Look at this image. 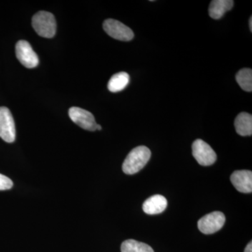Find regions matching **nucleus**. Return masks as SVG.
<instances>
[{
  "instance_id": "obj_2",
  "label": "nucleus",
  "mask_w": 252,
  "mask_h": 252,
  "mask_svg": "<svg viewBox=\"0 0 252 252\" xmlns=\"http://www.w3.org/2000/svg\"><path fill=\"white\" fill-rule=\"evenodd\" d=\"M32 25L36 32L42 37L52 38L56 34V18L48 11H41L34 14L32 19Z\"/></svg>"
},
{
  "instance_id": "obj_18",
  "label": "nucleus",
  "mask_w": 252,
  "mask_h": 252,
  "mask_svg": "<svg viewBox=\"0 0 252 252\" xmlns=\"http://www.w3.org/2000/svg\"><path fill=\"white\" fill-rule=\"evenodd\" d=\"M250 31H251V32H252V17L251 16V17H250Z\"/></svg>"
},
{
  "instance_id": "obj_6",
  "label": "nucleus",
  "mask_w": 252,
  "mask_h": 252,
  "mask_svg": "<svg viewBox=\"0 0 252 252\" xmlns=\"http://www.w3.org/2000/svg\"><path fill=\"white\" fill-rule=\"evenodd\" d=\"M0 137L8 143L16 140V127L12 114L9 109L0 107Z\"/></svg>"
},
{
  "instance_id": "obj_15",
  "label": "nucleus",
  "mask_w": 252,
  "mask_h": 252,
  "mask_svg": "<svg viewBox=\"0 0 252 252\" xmlns=\"http://www.w3.org/2000/svg\"><path fill=\"white\" fill-rule=\"evenodd\" d=\"M236 81L241 89L247 92L252 91V70L249 68L240 69L236 74Z\"/></svg>"
},
{
  "instance_id": "obj_10",
  "label": "nucleus",
  "mask_w": 252,
  "mask_h": 252,
  "mask_svg": "<svg viewBox=\"0 0 252 252\" xmlns=\"http://www.w3.org/2000/svg\"><path fill=\"white\" fill-rule=\"evenodd\" d=\"M167 199L161 195H155L144 201L142 209L147 215H153L162 213L166 209Z\"/></svg>"
},
{
  "instance_id": "obj_9",
  "label": "nucleus",
  "mask_w": 252,
  "mask_h": 252,
  "mask_svg": "<svg viewBox=\"0 0 252 252\" xmlns=\"http://www.w3.org/2000/svg\"><path fill=\"white\" fill-rule=\"evenodd\" d=\"M230 181L239 192L252 193V172L250 170H236L230 176Z\"/></svg>"
},
{
  "instance_id": "obj_19",
  "label": "nucleus",
  "mask_w": 252,
  "mask_h": 252,
  "mask_svg": "<svg viewBox=\"0 0 252 252\" xmlns=\"http://www.w3.org/2000/svg\"><path fill=\"white\" fill-rule=\"evenodd\" d=\"M96 129H97V130H102V127H101L100 125L97 124V127H96Z\"/></svg>"
},
{
  "instance_id": "obj_8",
  "label": "nucleus",
  "mask_w": 252,
  "mask_h": 252,
  "mask_svg": "<svg viewBox=\"0 0 252 252\" xmlns=\"http://www.w3.org/2000/svg\"><path fill=\"white\" fill-rule=\"evenodd\" d=\"M69 117L74 124L81 128L89 131L97 130V124L94 116L89 111L79 107H73L69 109Z\"/></svg>"
},
{
  "instance_id": "obj_17",
  "label": "nucleus",
  "mask_w": 252,
  "mask_h": 252,
  "mask_svg": "<svg viewBox=\"0 0 252 252\" xmlns=\"http://www.w3.org/2000/svg\"><path fill=\"white\" fill-rule=\"evenodd\" d=\"M245 252H252V242H250V243L247 245L246 248H245Z\"/></svg>"
},
{
  "instance_id": "obj_1",
  "label": "nucleus",
  "mask_w": 252,
  "mask_h": 252,
  "mask_svg": "<svg viewBox=\"0 0 252 252\" xmlns=\"http://www.w3.org/2000/svg\"><path fill=\"white\" fill-rule=\"evenodd\" d=\"M151 155V151L145 146L135 147L126 158L123 163V171L126 175L137 173L147 165Z\"/></svg>"
},
{
  "instance_id": "obj_5",
  "label": "nucleus",
  "mask_w": 252,
  "mask_h": 252,
  "mask_svg": "<svg viewBox=\"0 0 252 252\" xmlns=\"http://www.w3.org/2000/svg\"><path fill=\"white\" fill-rule=\"evenodd\" d=\"M103 29L108 35L117 40L128 41L134 37L132 30L117 20H105L103 23Z\"/></svg>"
},
{
  "instance_id": "obj_13",
  "label": "nucleus",
  "mask_w": 252,
  "mask_h": 252,
  "mask_svg": "<svg viewBox=\"0 0 252 252\" xmlns=\"http://www.w3.org/2000/svg\"><path fill=\"white\" fill-rule=\"evenodd\" d=\"M129 82H130L129 74L125 72H121L112 76L109 79L107 87L110 92H120L126 89Z\"/></svg>"
},
{
  "instance_id": "obj_12",
  "label": "nucleus",
  "mask_w": 252,
  "mask_h": 252,
  "mask_svg": "<svg viewBox=\"0 0 252 252\" xmlns=\"http://www.w3.org/2000/svg\"><path fill=\"white\" fill-rule=\"evenodd\" d=\"M237 133L241 136L252 135V116L247 112H242L237 116L235 120Z\"/></svg>"
},
{
  "instance_id": "obj_7",
  "label": "nucleus",
  "mask_w": 252,
  "mask_h": 252,
  "mask_svg": "<svg viewBox=\"0 0 252 252\" xmlns=\"http://www.w3.org/2000/svg\"><path fill=\"white\" fill-rule=\"evenodd\" d=\"M16 57L24 67L34 68L39 64L37 55L27 41H18L16 45Z\"/></svg>"
},
{
  "instance_id": "obj_3",
  "label": "nucleus",
  "mask_w": 252,
  "mask_h": 252,
  "mask_svg": "<svg viewBox=\"0 0 252 252\" xmlns=\"http://www.w3.org/2000/svg\"><path fill=\"white\" fill-rule=\"evenodd\" d=\"M192 153L197 162L203 166L213 165L217 160V154L205 141L198 139L192 144Z\"/></svg>"
},
{
  "instance_id": "obj_14",
  "label": "nucleus",
  "mask_w": 252,
  "mask_h": 252,
  "mask_svg": "<svg viewBox=\"0 0 252 252\" xmlns=\"http://www.w3.org/2000/svg\"><path fill=\"white\" fill-rule=\"evenodd\" d=\"M121 250L122 252H154L149 245L132 239L124 241L121 247Z\"/></svg>"
},
{
  "instance_id": "obj_16",
  "label": "nucleus",
  "mask_w": 252,
  "mask_h": 252,
  "mask_svg": "<svg viewBox=\"0 0 252 252\" xmlns=\"http://www.w3.org/2000/svg\"><path fill=\"white\" fill-rule=\"evenodd\" d=\"M14 186L12 181L9 177L0 174V190H9Z\"/></svg>"
},
{
  "instance_id": "obj_11",
  "label": "nucleus",
  "mask_w": 252,
  "mask_h": 252,
  "mask_svg": "<svg viewBox=\"0 0 252 252\" xmlns=\"http://www.w3.org/2000/svg\"><path fill=\"white\" fill-rule=\"evenodd\" d=\"M234 5L232 0H213L209 6V15L213 19L218 20L230 11Z\"/></svg>"
},
{
  "instance_id": "obj_4",
  "label": "nucleus",
  "mask_w": 252,
  "mask_h": 252,
  "mask_svg": "<svg viewBox=\"0 0 252 252\" xmlns=\"http://www.w3.org/2000/svg\"><path fill=\"white\" fill-rule=\"evenodd\" d=\"M225 217L221 212H213L202 217L198 222V229L204 234L210 235L221 229Z\"/></svg>"
}]
</instances>
